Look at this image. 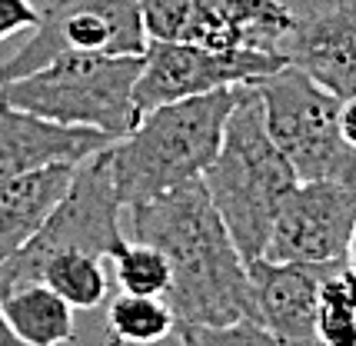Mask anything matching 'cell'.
Returning a JSON list of instances; mask_svg holds the SVG:
<instances>
[{
  "mask_svg": "<svg viewBox=\"0 0 356 346\" xmlns=\"http://www.w3.org/2000/svg\"><path fill=\"white\" fill-rule=\"evenodd\" d=\"M130 226L134 240L156 247L170 263L167 303L177 327L253 320L247 260L210 204L203 180L134 204Z\"/></svg>",
  "mask_w": 356,
  "mask_h": 346,
  "instance_id": "cell-1",
  "label": "cell"
},
{
  "mask_svg": "<svg viewBox=\"0 0 356 346\" xmlns=\"http://www.w3.org/2000/svg\"><path fill=\"white\" fill-rule=\"evenodd\" d=\"M233 100L236 87H220L140 113L137 124L107 147L113 187L124 206L203 180L220 150Z\"/></svg>",
  "mask_w": 356,
  "mask_h": 346,
  "instance_id": "cell-2",
  "label": "cell"
},
{
  "mask_svg": "<svg viewBox=\"0 0 356 346\" xmlns=\"http://www.w3.org/2000/svg\"><path fill=\"white\" fill-rule=\"evenodd\" d=\"M296 183L293 167L266 130L257 87L236 83V100L217 157L203 173V187L247 263L264 256L280 204Z\"/></svg>",
  "mask_w": 356,
  "mask_h": 346,
  "instance_id": "cell-3",
  "label": "cell"
},
{
  "mask_svg": "<svg viewBox=\"0 0 356 346\" xmlns=\"http://www.w3.org/2000/svg\"><path fill=\"white\" fill-rule=\"evenodd\" d=\"M143 53H63L0 83V100L54 124L90 126L120 140L137 124L134 87Z\"/></svg>",
  "mask_w": 356,
  "mask_h": 346,
  "instance_id": "cell-4",
  "label": "cell"
},
{
  "mask_svg": "<svg viewBox=\"0 0 356 346\" xmlns=\"http://www.w3.org/2000/svg\"><path fill=\"white\" fill-rule=\"evenodd\" d=\"M120 213H124V200L113 187L107 147H104L74 167V180L60 197V204L47 213L37 233L7 263H0V297L20 283L40 280L44 263L57 253L77 250L110 260L127 240L120 230Z\"/></svg>",
  "mask_w": 356,
  "mask_h": 346,
  "instance_id": "cell-5",
  "label": "cell"
},
{
  "mask_svg": "<svg viewBox=\"0 0 356 346\" xmlns=\"http://www.w3.org/2000/svg\"><path fill=\"white\" fill-rule=\"evenodd\" d=\"M264 104L266 130L277 150L293 167L296 180H343L356 183V150L340 137V97L323 90L300 67L253 80Z\"/></svg>",
  "mask_w": 356,
  "mask_h": 346,
  "instance_id": "cell-6",
  "label": "cell"
},
{
  "mask_svg": "<svg viewBox=\"0 0 356 346\" xmlns=\"http://www.w3.org/2000/svg\"><path fill=\"white\" fill-rule=\"evenodd\" d=\"M140 0H50L31 40L0 63V83L17 80L63 53H143Z\"/></svg>",
  "mask_w": 356,
  "mask_h": 346,
  "instance_id": "cell-7",
  "label": "cell"
},
{
  "mask_svg": "<svg viewBox=\"0 0 356 346\" xmlns=\"http://www.w3.org/2000/svg\"><path fill=\"white\" fill-rule=\"evenodd\" d=\"M283 63H286L283 53H266V50H213L177 40H147L134 87V107L140 117L160 104L200 97L220 87L253 83L280 70Z\"/></svg>",
  "mask_w": 356,
  "mask_h": 346,
  "instance_id": "cell-8",
  "label": "cell"
},
{
  "mask_svg": "<svg viewBox=\"0 0 356 346\" xmlns=\"http://www.w3.org/2000/svg\"><path fill=\"white\" fill-rule=\"evenodd\" d=\"M356 226V183L300 180L280 204L266 240V260L340 263Z\"/></svg>",
  "mask_w": 356,
  "mask_h": 346,
  "instance_id": "cell-9",
  "label": "cell"
},
{
  "mask_svg": "<svg viewBox=\"0 0 356 346\" xmlns=\"http://www.w3.org/2000/svg\"><path fill=\"white\" fill-rule=\"evenodd\" d=\"M283 57L333 97H356V0H333L316 14L296 17Z\"/></svg>",
  "mask_w": 356,
  "mask_h": 346,
  "instance_id": "cell-10",
  "label": "cell"
},
{
  "mask_svg": "<svg viewBox=\"0 0 356 346\" xmlns=\"http://www.w3.org/2000/svg\"><path fill=\"white\" fill-rule=\"evenodd\" d=\"M330 267L337 263H280L266 256L250 260L247 273L253 320L283 340H316V299Z\"/></svg>",
  "mask_w": 356,
  "mask_h": 346,
  "instance_id": "cell-11",
  "label": "cell"
},
{
  "mask_svg": "<svg viewBox=\"0 0 356 346\" xmlns=\"http://www.w3.org/2000/svg\"><path fill=\"white\" fill-rule=\"evenodd\" d=\"M110 143L113 140L100 130L54 124L0 100V180L44 170L54 163H80Z\"/></svg>",
  "mask_w": 356,
  "mask_h": 346,
  "instance_id": "cell-12",
  "label": "cell"
},
{
  "mask_svg": "<svg viewBox=\"0 0 356 346\" xmlns=\"http://www.w3.org/2000/svg\"><path fill=\"white\" fill-rule=\"evenodd\" d=\"M296 14L280 0H207L203 44L213 50H266L283 53Z\"/></svg>",
  "mask_w": 356,
  "mask_h": 346,
  "instance_id": "cell-13",
  "label": "cell"
},
{
  "mask_svg": "<svg viewBox=\"0 0 356 346\" xmlns=\"http://www.w3.org/2000/svg\"><path fill=\"white\" fill-rule=\"evenodd\" d=\"M77 163H54L0 180V263H7L47 220V213L60 204L74 180Z\"/></svg>",
  "mask_w": 356,
  "mask_h": 346,
  "instance_id": "cell-14",
  "label": "cell"
},
{
  "mask_svg": "<svg viewBox=\"0 0 356 346\" xmlns=\"http://www.w3.org/2000/svg\"><path fill=\"white\" fill-rule=\"evenodd\" d=\"M10 330L27 346H63L77 340L74 306L44 280H31L0 297Z\"/></svg>",
  "mask_w": 356,
  "mask_h": 346,
  "instance_id": "cell-15",
  "label": "cell"
},
{
  "mask_svg": "<svg viewBox=\"0 0 356 346\" xmlns=\"http://www.w3.org/2000/svg\"><path fill=\"white\" fill-rule=\"evenodd\" d=\"M177 333V313L167 297L124 293L107 310V346H154Z\"/></svg>",
  "mask_w": 356,
  "mask_h": 346,
  "instance_id": "cell-16",
  "label": "cell"
},
{
  "mask_svg": "<svg viewBox=\"0 0 356 346\" xmlns=\"http://www.w3.org/2000/svg\"><path fill=\"white\" fill-rule=\"evenodd\" d=\"M313 336L320 346H356V273L346 260L326 270L320 283Z\"/></svg>",
  "mask_w": 356,
  "mask_h": 346,
  "instance_id": "cell-17",
  "label": "cell"
},
{
  "mask_svg": "<svg viewBox=\"0 0 356 346\" xmlns=\"http://www.w3.org/2000/svg\"><path fill=\"white\" fill-rule=\"evenodd\" d=\"M40 280L77 310H93L107 297V267H104V256H93V253L67 250L50 256L40 270Z\"/></svg>",
  "mask_w": 356,
  "mask_h": 346,
  "instance_id": "cell-18",
  "label": "cell"
},
{
  "mask_svg": "<svg viewBox=\"0 0 356 346\" xmlns=\"http://www.w3.org/2000/svg\"><path fill=\"white\" fill-rule=\"evenodd\" d=\"M113 273L124 293H143V297H167L170 290V263L167 256L143 243V240H124V247L110 256Z\"/></svg>",
  "mask_w": 356,
  "mask_h": 346,
  "instance_id": "cell-19",
  "label": "cell"
},
{
  "mask_svg": "<svg viewBox=\"0 0 356 346\" xmlns=\"http://www.w3.org/2000/svg\"><path fill=\"white\" fill-rule=\"evenodd\" d=\"M180 346H320V340H283L257 320L233 323H184L177 327Z\"/></svg>",
  "mask_w": 356,
  "mask_h": 346,
  "instance_id": "cell-20",
  "label": "cell"
},
{
  "mask_svg": "<svg viewBox=\"0 0 356 346\" xmlns=\"http://www.w3.org/2000/svg\"><path fill=\"white\" fill-rule=\"evenodd\" d=\"M40 10L31 0H0V40L14 37L20 31H33Z\"/></svg>",
  "mask_w": 356,
  "mask_h": 346,
  "instance_id": "cell-21",
  "label": "cell"
},
{
  "mask_svg": "<svg viewBox=\"0 0 356 346\" xmlns=\"http://www.w3.org/2000/svg\"><path fill=\"white\" fill-rule=\"evenodd\" d=\"M340 137L346 147H353L356 150V97H350V100H340Z\"/></svg>",
  "mask_w": 356,
  "mask_h": 346,
  "instance_id": "cell-22",
  "label": "cell"
},
{
  "mask_svg": "<svg viewBox=\"0 0 356 346\" xmlns=\"http://www.w3.org/2000/svg\"><path fill=\"white\" fill-rule=\"evenodd\" d=\"M0 346H27L14 330H10V323H7V316H3V306H0Z\"/></svg>",
  "mask_w": 356,
  "mask_h": 346,
  "instance_id": "cell-23",
  "label": "cell"
},
{
  "mask_svg": "<svg viewBox=\"0 0 356 346\" xmlns=\"http://www.w3.org/2000/svg\"><path fill=\"white\" fill-rule=\"evenodd\" d=\"M346 267L356 273V226H353V233H350V247H346Z\"/></svg>",
  "mask_w": 356,
  "mask_h": 346,
  "instance_id": "cell-24",
  "label": "cell"
}]
</instances>
